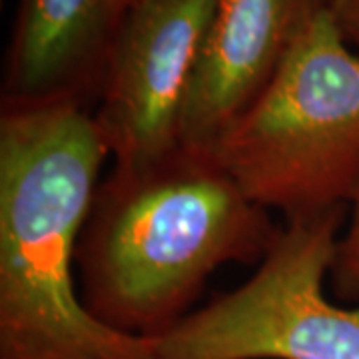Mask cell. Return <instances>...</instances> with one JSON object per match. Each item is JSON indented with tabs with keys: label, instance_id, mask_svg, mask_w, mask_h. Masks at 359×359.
Masks as SVG:
<instances>
[{
	"label": "cell",
	"instance_id": "8",
	"mask_svg": "<svg viewBox=\"0 0 359 359\" xmlns=\"http://www.w3.org/2000/svg\"><path fill=\"white\" fill-rule=\"evenodd\" d=\"M351 218L346 233L337 240L330 283L335 297L344 302L359 299V184L349 200Z\"/></svg>",
	"mask_w": 359,
	"mask_h": 359
},
{
	"label": "cell",
	"instance_id": "9",
	"mask_svg": "<svg viewBox=\"0 0 359 359\" xmlns=\"http://www.w3.org/2000/svg\"><path fill=\"white\" fill-rule=\"evenodd\" d=\"M341 39L359 54V0H321Z\"/></svg>",
	"mask_w": 359,
	"mask_h": 359
},
{
	"label": "cell",
	"instance_id": "7",
	"mask_svg": "<svg viewBox=\"0 0 359 359\" xmlns=\"http://www.w3.org/2000/svg\"><path fill=\"white\" fill-rule=\"evenodd\" d=\"M126 11L120 0H18L0 106H86Z\"/></svg>",
	"mask_w": 359,
	"mask_h": 359
},
{
	"label": "cell",
	"instance_id": "10",
	"mask_svg": "<svg viewBox=\"0 0 359 359\" xmlns=\"http://www.w3.org/2000/svg\"><path fill=\"white\" fill-rule=\"evenodd\" d=\"M120 2H122V4H124L126 8H128V6H130V4H132V2H134V0H120Z\"/></svg>",
	"mask_w": 359,
	"mask_h": 359
},
{
	"label": "cell",
	"instance_id": "2",
	"mask_svg": "<svg viewBox=\"0 0 359 359\" xmlns=\"http://www.w3.org/2000/svg\"><path fill=\"white\" fill-rule=\"evenodd\" d=\"M84 104L0 106V359H152L98 321L74 280L108 158Z\"/></svg>",
	"mask_w": 359,
	"mask_h": 359
},
{
	"label": "cell",
	"instance_id": "1",
	"mask_svg": "<svg viewBox=\"0 0 359 359\" xmlns=\"http://www.w3.org/2000/svg\"><path fill=\"white\" fill-rule=\"evenodd\" d=\"M280 228L212 150L180 144L100 182L78 242L84 306L122 334L160 337L226 264L262 262Z\"/></svg>",
	"mask_w": 359,
	"mask_h": 359
},
{
	"label": "cell",
	"instance_id": "4",
	"mask_svg": "<svg viewBox=\"0 0 359 359\" xmlns=\"http://www.w3.org/2000/svg\"><path fill=\"white\" fill-rule=\"evenodd\" d=\"M344 219L285 222L256 273L154 337L152 359H359V306L323 290Z\"/></svg>",
	"mask_w": 359,
	"mask_h": 359
},
{
	"label": "cell",
	"instance_id": "6",
	"mask_svg": "<svg viewBox=\"0 0 359 359\" xmlns=\"http://www.w3.org/2000/svg\"><path fill=\"white\" fill-rule=\"evenodd\" d=\"M321 0H218L182 116L180 142L210 150L256 102Z\"/></svg>",
	"mask_w": 359,
	"mask_h": 359
},
{
	"label": "cell",
	"instance_id": "5",
	"mask_svg": "<svg viewBox=\"0 0 359 359\" xmlns=\"http://www.w3.org/2000/svg\"><path fill=\"white\" fill-rule=\"evenodd\" d=\"M218 0H134L108 52L92 112L114 166L176 150L194 72Z\"/></svg>",
	"mask_w": 359,
	"mask_h": 359
},
{
	"label": "cell",
	"instance_id": "3",
	"mask_svg": "<svg viewBox=\"0 0 359 359\" xmlns=\"http://www.w3.org/2000/svg\"><path fill=\"white\" fill-rule=\"evenodd\" d=\"M210 150L254 204L285 222L349 204L359 184V54L323 6Z\"/></svg>",
	"mask_w": 359,
	"mask_h": 359
}]
</instances>
